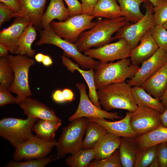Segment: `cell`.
<instances>
[{
  "label": "cell",
  "instance_id": "3",
  "mask_svg": "<svg viewBox=\"0 0 167 167\" xmlns=\"http://www.w3.org/2000/svg\"><path fill=\"white\" fill-rule=\"evenodd\" d=\"M138 65L131 62L130 59L125 58L113 62L100 63L95 70L94 79L96 89L108 85L123 82L131 79L139 68Z\"/></svg>",
  "mask_w": 167,
  "mask_h": 167
},
{
  "label": "cell",
  "instance_id": "26",
  "mask_svg": "<svg viewBox=\"0 0 167 167\" xmlns=\"http://www.w3.org/2000/svg\"><path fill=\"white\" fill-rule=\"evenodd\" d=\"M132 92L138 106L152 109L161 114L166 109L159 100L148 93L142 86H133L132 88Z\"/></svg>",
  "mask_w": 167,
  "mask_h": 167
},
{
  "label": "cell",
  "instance_id": "42",
  "mask_svg": "<svg viewBox=\"0 0 167 167\" xmlns=\"http://www.w3.org/2000/svg\"><path fill=\"white\" fill-rule=\"evenodd\" d=\"M13 11L7 6L1 2L0 3V26L5 22L9 21L12 18Z\"/></svg>",
  "mask_w": 167,
  "mask_h": 167
},
{
  "label": "cell",
  "instance_id": "43",
  "mask_svg": "<svg viewBox=\"0 0 167 167\" xmlns=\"http://www.w3.org/2000/svg\"><path fill=\"white\" fill-rule=\"evenodd\" d=\"M82 6V14L92 15L94 8L99 0H80Z\"/></svg>",
  "mask_w": 167,
  "mask_h": 167
},
{
  "label": "cell",
  "instance_id": "14",
  "mask_svg": "<svg viewBox=\"0 0 167 167\" xmlns=\"http://www.w3.org/2000/svg\"><path fill=\"white\" fill-rule=\"evenodd\" d=\"M167 62V52L159 48L150 58L142 62L134 75L126 82L131 87L141 86Z\"/></svg>",
  "mask_w": 167,
  "mask_h": 167
},
{
  "label": "cell",
  "instance_id": "15",
  "mask_svg": "<svg viewBox=\"0 0 167 167\" xmlns=\"http://www.w3.org/2000/svg\"><path fill=\"white\" fill-rule=\"evenodd\" d=\"M30 23L24 18H16L9 27L1 31L0 43L8 48L12 54H15L19 38Z\"/></svg>",
  "mask_w": 167,
  "mask_h": 167
},
{
  "label": "cell",
  "instance_id": "52",
  "mask_svg": "<svg viewBox=\"0 0 167 167\" xmlns=\"http://www.w3.org/2000/svg\"><path fill=\"white\" fill-rule=\"evenodd\" d=\"M148 167H159L158 161L157 157L150 163Z\"/></svg>",
  "mask_w": 167,
  "mask_h": 167
},
{
  "label": "cell",
  "instance_id": "35",
  "mask_svg": "<svg viewBox=\"0 0 167 167\" xmlns=\"http://www.w3.org/2000/svg\"><path fill=\"white\" fill-rule=\"evenodd\" d=\"M54 155L49 157L30 159L24 162L11 161L5 166L7 167H44L51 162L58 159Z\"/></svg>",
  "mask_w": 167,
  "mask_h": 167
},
{
  "label": "cell",
  "instance_id": "19",
  "mask_svg": "<svg viewBox=\"0 0 167 167\" xmlns=\"http://www.w3.org/2000/svg\"><path fill=\"white\" fill-rule=\"evenodd\" d=\"M140 41V44L131 50L130 57L131 63L138 65L151 57L159 48L152 35L150 29Z\"/></svg>",
  "mask_w": 167,
  "mask_h": 167
},
{
  "label": "cell",
  "instance_id": "32",
  "mask_svg": "<svg viewBox=\"0 0 167 167\" xmlns=\"http://www.w3.org/2000/svg\"><path fill=\"white\" fill-rule=\"evenodd\" d=\"M95 156L93 148L81 149L66 158L65 162L71 167H88L90 162L95 159Z\"/></svg>",
  "mask_w": 167,
  "mask_h": 167
},
{
  "label": "cell",
  "instance_id": "53",
  "mask_svg": "<svg viewBox=\"0 0 167 167\" xmlns=\"http://www.w3.org/2000/svg\"><path fill=\"white\" fill-rule=\"evenodd\" d=\"M154 6H155L157 5L161 0H148Z\"/></svg>",
  "mask_w": 167,
  "mask_h": 167
},
{
  "label": "cell",
  "instance_id": "17",
  "mask_svg": "<svg viewBox=\"0 0 167 167\" xmlns=\"http://www.w3.org/2000/svg\"><path fill=\"white\" fill-rule=\"evenodd\" d=\"M18 104L23 109L28 117L45 120H61L52 109L30 97L22 100Z\"/></svg>",
  "mask_w": 167,
  "mask_h": 167
},
{
  "label": "cell",
  "instance_id": "37",
  "mask_svg": "<svg viewBox=\"0 0 167 167\" xmlns=\"http://www.w3.org/2000/svg\"><path fill=\"white\" fill-rule=\"evenodd\" d=\"M152 35L159 48L167 52V31L163 25H155L150 29Z\"/></svg>",
  "mask_w": 167,
  "mask_h": 167
},
{
  "label": "cell",
  "instance_id": "18",
  "mask_svg": "<svg viewBox=\"0 0 167 167\" xmlns=\"http://www.w3.org/2000/svg\"><path fill=\"white\" fill-rule=\"evenodd\" d=\"M132 113L128 111L124 118L117 121L110 122L93 117L88 118L89 120L99 124L105 128L108 133L121 137L135 138L138 135L132 129L130 122Z\"/></svg>",
  "mask_w": 167,
  "mask_h": 167
},
{
  "label": "cell",
  "instance_id": "30",
  "mask_svg": "<svg viewBox=\"0 0 167 167\" xmlns=\"http://www.w3.org/2000/svg\"><path fill=\"white\" fill-rule=\"evenodd\" d=\"M107 133L106 130L99 124L89 120L85 129V137L83 140L82 149L93 148L97 143Z\"/></svg>",
  "mask_w": 167,
  "mask_h": 167
},
{
  "label": "cell",
  "instance_id": "16",
  "mask_svg": "<svg viewBox=\"0 0 167 167\" xmlns=\"http://www.w3.org/2000/svg\"><path fill=\"white\" fill-rule=\"evenodd\" d=\"M21 10L13 12L12 17L24 18L32 22L37 28L42 27L41 20L44 13L47 0H19Z\"/></svg>",
  "mask_w": 167,
  "mask_h": 167
},
{
  "label": "cell",
  "instance_id": "5",
  "mask_svg": "<svg viewBox=\"0 0 167 167\" xmlns=\"http://www.w3.org/2000/svg\"><path fill=\"white\" fill-rule=\"evenodd\" d=\"M6 58L14 72V81L9 90L17 95L16 103L18 104L22 100L32 95L29 85V72L35 61L24 55L10 54Z\"/></svg>",
  "mask_w": 167,
  "mask_h": 167
},
{
  "label": "cell",
  "instance_id": "7",
  "mask_svg": "<svg viewBox=\"0 0 167 167\" xmlns=\"http://www.w3.org/2000/svg\"><path fill=\"white\" fill-rule=\"evenodd\" d=\"M37 119L28 117L25 119L8 118L0 121V135L16 148L28 140Z\"/></svg>",
  "mask_w": 167,
  "mask_h": 167
},
{
  "label": "cell",
  "instance_id": "8",
  "mask_svg": "<svg viewBox=\"0 0 167 167\" xmlns=\"http://www.w3.org/2000/svg\"><path fill=\"white\" fill-rule=\"evenodd\" d=\"M95 17L93 15L81 14L70 17L64 21H53L50 24L59 36L75 43L83 32L94 26L96 21H92Z\"/></svg>",
  "mask_w": 167,
  "mask_h": 167
},
{
  "label": "cell",
  "instance_id": "40",
  "mask_svg": "<svg viewBox=\"0 0 167 167\" xmlns=\"http://www.w3.org/2000/svg\"><path fill=\"white\" fill-rule=\"evenodd\" d=\"M9 90L0 85V106L1 107L9 104L16 103V98L11 93Z\"/></svg>",
  "mask_w": 167,
  "mask_h": 167
},
{
  "label": "cell",
  "instance_id": "46",
  "mask_svg": "<svg viewBox=\"0 0 167 167\" xmlns=\"http://www.w3.org/2000/svg\"><path fill=\"white\" fill-rule=\"evenodd\" d=\"M62 92L66 102H71L75 99L74 93L71 90L68 88H65L63 89Z\"/></svg>",
  "mask_w": 167,
  "mask_h": 167
},
{
  "label": "cell",
  "instance_id": "20",
  "mask_svg": "<svg viewBox=\"0 0 167 167\" xmlns=\"http://www.w3.org/2000/svg\"><path fill=\"white\" fill-rule=\"evenodd\" d=\"M141 86L148 93L160 101L167 89V62Z\"/></svg>",
  "mask_w": 167,
  "mask_h": 167
},
{
  "label": "cell",
  "instance_id": "36",
  "mask_svg": "<svg viewBox=\"0 0 167 167\" xmlns=\"http://www.w3.org/2000/svg\"><path fill=\"white\" fill-rule=\"evenodd\" d=\"M120 153L117 150L108 157L100 160H95L89 163L88 167H121Z\"/></svg>",
  "mask_w": 167,
  "mask_h": 167
},
{
  "label": "cell",
  "instance_id": "9",
  "mask_svg": "<svg viewBox=\"0 0 167 167\" xmlns=\"http://www.w3.org/2000/svg\"><path fill=\"white\" fill-rule=\"evenodd\" d=\"M146 12L142 19L134 24H129L123 26L113 37V40L124 39L128 43L131 49L136 47L141 39L148 30L155 25L154 6L149 2L144 3Z\"/></svg>",
  "mask_w": 167,
  "mask_h": 167
},
{
  "label": "cell",
  "instance_id": "31",
  "mask_svg": "<svg viewBox=\"0 0 167 167\" xmlns=\"http://www.w3.org/2000/svg\"><path fill=\"white\" fill-rule=\"evenodd\" d=\"M61 125V120H49L39 119L34 125L32 131L39 138L46 141L53 140L55 132Z\"/></svg>",
  "mask_w": 167,
  "mask_h": 167
},
{
  "label": "cell",
  "instance_id": "23",
  "mask_svg": "<svg viewBox=\"0 0 167 167\" xmlns=\"http://www.w3.org/2000/svg\"><path fill=\"white\" fill-rule=\"evenodd\" d=\"M69 17L68 10L65 6L63 0H50L42 17L41 26L44 29L50 24L54 19L61 22L66 20Z\"/></svg>",
  "mask_w": 167,
  "mask_h": 167
},
{
  "label": "cell",
  "instance_id": "12",
  "mask_svg": "<svg viewBox=\"0 0 167 167\" xmlns=\"http://www.w3.org/2000/svg\"><path fill=\"white\" fill-rule=\"evenodd\" d=\"M57 141L43 140L33 135L27 141L18 147L13 155V159L16 161L23 159L30 160L45 157L56 146Z\"/></svg>",
  "mask_w": 167,
  "mask_h": 167
},
{
  "label": "cell",
  "instance_id": "49",
  "mask_svg": "<svg viewBox=\"0 0 167 167\" xmlns=\"http://www.w3.org/2000/svg\"><path fill=\"white\" fill-rule=\"evenodd\" d=\"M161 120L162 125L165 127H167V109L160 116Z\"/></svg>",
  "mask_w": 167,
  "mask_h": 167
},
{
  "label": "cell",
  "instance_id": "11",
  "mask_svg": "<svg viewBox=\"0 0 167 167\" xmlns=\"http://www.w3.org/2000/svg\"><path fill=\"white\" fill-rule=\"evenodd\" d=\"M131 50L127 41L122 38L114 43L90 49L84 52V54L97 59L101 64H104L110 61L127 58L130 57Z\"/></svg>",
  "mask_w": 167,
  "mask_h": 167
},
{
  "label": "cell",
  "instance_id": "50",
  "mask_svg": "<svg viewBox=\"0 0 167 167\" xmlns=\"http://www.w3.org/2000/svg\"><path fill=\"white\" fill-rule=\"evenodd\" d=\"M161 103L167 109V89L160 100Z\"/></svg>",
  "mask_w": 167,
  "mask_h": 167
},
{
  "label": "cell",
  "instance_id": "1",
  "mask_svg": "<svg viewBox=\"0 0 167 167\" xmlns=\"http://www.w3.org/2000/svg\"><path fill=\"white\" fill-rule=\"evenodd\" d=\"M129 23L123 16L114 19L98 20L90 30L81 34L75 43V45L81 52L93 47L103 46L113 41L112 35Z\"/></svg>",
  "mask_w": 167,
  "mask_h": 167
},
{
  "label": "cell",
  "instance_id": "27",
  "mask_svg": "<svg viewBox=\"0 0 167 167\" xmlns=\"http://www.w3.org/2000/svg\"><path fill=\"white\" fill-rule=\"evenodd\" d=\"M37 36L36 28L31 22L25 29L19 41L16 54L33 57L35 50L32 49V45Z\"/></svg>",
  "mask_w": 167,
  "mask_h": 167
},
{
  "label": "cell",
  "instance_id": "33",
  "mask_svg": "<svg viewBox=\"0 0 167 167\" xmlns=\"http://www.w3.org/2000/svg\"><path fill=\"white\" fill-rule=\"evenodd\" d=\"M14 77L13 70L6 58L0 57V85L9 89L13 83Z\"/></svg>",
  "mask_w": 167,
  "mask_h": 167
},
{
  "label": "cell",
  "instance_id": "10",
  "mask_svg": "<svg viewBox=\"0 0 167 167\" xmlns=\"http://www.w3.org/2000/svg\"><path fill=\"white\" fill-rule=\"evenodd\" d=\"M76 86L80 92L79 101L76 111L68 118L70 122L83 117H93L103 120L108 118L113 121L122 118L117 113L109 112L95 105L87 93L85 84L78 83Z\"/></svg>",
  "mask_w": 167,
  "mask_h": 167
},
{
  "label": "cell",
  "instance_id": "38",
  "mask_svg": "<svg viewBox=\"0 0 167 167\" xmlns=\"http://www.w3.org/2000/svg\"><path fill=\"white\" fill-rule=\"evenodd\" d=\"M155 25H163L167 21V0H161L153 8Z\"/></svg>",
  "mask_w": 167,
  "mask_h": 167
},
{
  "label": "cell",
  "instance_id": "47",
  "mask_svg": "<svg viewBox=\"0 0 167 167\" xmlns=\"http://www.w3.org/2000/svg\"><path fill=\"white\" fill-rule=\"evenodd\" d=\"M10 52L9 49L5 45L0 43V57H6L9 54Z\"/></svg>",
  "mask_w": 167,
  "mask_h": 167
},
{
  "label": "cell",
  "instance_id": "48",
  "mask_svg": "<svg viewBox=\"0 0 167 167\" xmlns=\"http://www.w3.org/2000/svg\"><path fill=\"white\" fill-rule=\"evenodd\" d=\"M42 63L44 66H49L53 64V62L49 56L45 54Z\"/></svg>",
  "mask_w": 167,
  "mask_h": 167
},
{
  "label": "cell",
  "instance_id": "6",
  "mask_svg": "<svg viewBox=\"0 0 167 167\" xmlns=\"http://www.w3.org/2000/svg\"><path fill=\"white\" fill-rule=\"evenodd\" d=\"M88 121L86 117L77 118L62 128L56 145L58 158L68 154H74L82 149L83 137Z\"/></svg>",
  "mask_w": 167,
  "mask_h": 167
},
{
  "label": "cell",
  "instance_id": "45",
  "mask_svg": "<svg viewBox=\"0 0 167 167\" xmlns=\"http://www.w3.org/2000/svg\"><path fill=\"white\" fill-rule=\"evenodd\" d=\"M53 100L58 103H63L66 102L63 95L62 91L60 89L56 90L53 93Z\"/></svg>",
  "mask_w": 167,
  "mask_h": 167
},
{
  "label": "cell",
  "instance_id": "24",
  "mask_svg": "<svg viewBox=\"0 0 167 167\" xmlns=\"http://www.w3.org/2000/svg\"><path fill=\"white\" fill-rule=\"evenodd\" d=\"M135 139L138 145V151L167 142V127L162 124L148 133L137 136Z\"/></svg>",
  "mask_w": 167,
  "mask_h": 167
},
{
  "label": "cell",
  "instance_id": "54",
  "mask_svg": "<svg viewBox=\"0 0 167 167\" xmlns=\"http://www.w3.org/2000/svg\"><path fill=\"white\" fill-rule=\"evenodd\" d=\"M163 26L165 29L167 30V21L163 24Z\"/></svg>",
  "mask_w": 167,
  "mask_h": 167
},
{
  "label": "cell",
  "instance_id": "44",
  "mask_svg": "<svg viewBox=\"0 0 167 167\" xmlns=\"http://www.w3.org/2000/svg\"><path fill=\"white\" fill-rule=\"evenodd\" d=\"M0 2L8 6L14 13L17 12L21 10L19 0H0Z\"/></svg>",
  "mask_w": 167,
  "mask_h": 167
},
{
  "label": "cell",
  "instance_id": "28",
  "mask_svg": "<svg viewBox=\"0 0 167 167\" xmlns=\"http://www.w3.org/2000/svg\"><path fill=\"white\" fill-rule=\"evenodd\" d=\"M119 4L122 16L127 21L135 23L143 17L140 9L141 3L149 2L148 0H116Z\"/></svg>",
  "mask_w": 167,
  "mask_h": 167
},
{
  "label": "cell",
  "instance_id": "2",
  "mask_svg": "<svg viewBox=\"0 0 167 167\" xmlns=\"http://www.w3.org/2000/svg\"><path fill=\"white\" fill-rule=\"evenodd\" d=\"M97 92L101 105L106 111L120 109L133 112L138 107L132 88L125 81L107 85Z\"/></svg>",
  "mask_w": 167,
  "mask_h": 167
},
{
  "label": "cell",
  "instance_id": "34",
  "mask_svg": "<svg viewBox=\"0 0 167 167\" xmlns=\"http://www.w3.org/2000/svg\"><path fill=\"white\" fill-rule=\"evenodd\" d=\"M156 145L138 151L136 155L134 167H148L156 157Z\"/></svg>",
  "mask_w": 167,
  "mask_h": 167
},
{
  "label": "cell",
  "instance_id": "51",
  "mask_svg": "<svg viewBox=\"0 0 167 167\" xmlns=\"http://www.w3.org/2000/svg\"><path fill=\"white\" fill-rule=\"evenodd\" d=\"M44 55L41 53H38L35 56V59L36 61L38 62H42Z\"/></svg>",
  "mask_w": 167,
  "mask_h": 167
},
{
  "label": "cell",
  "instance_id": "41",
  "mask_svg": "<svg viewBox=\"0 0 167 167\" xmlns=\"http://www.w3.org/2000/svg\"><path fill=\"white\" fill-rule=\"evenodd\" d=\"M67 6L70 17L82 14V4L78 0H64Z\"/></svg>",
  "mask_w": 167,
  "mask_h": 167
},
{
  "label": "cell",
  "instance_id": "39",
  "mask_svg": "<svg viewBox=\"0 0 167 167\" xmlns=\"http://www.w3.org/2000/svg\"><path fill=\"white\" fill-rule=\"evenodd\" d=\"M156 157L159 167H167V142L157 145Z\"/></svg>",
  "mask_w": 167,
  "mask_h": 167
},
{
  "label": "cell",
  "instance_id": "13",
  "mask_svg": "<svg viewBox=\"0 0 167 167\" xmlns=\"http://www.w3.org/2000/svg\"><path fill=\"white\" fill-rule=\"evenodd\" d=\"M161 114L152 109L138 106L130 117L132 129L138 135H143L154 130L162 125Z\"/></svg>",
  "mask_w": 167,
  "mask_h": 167
},
{
  "label": "cell",
  "instance_id": "4",
  "mask_svg": "<svg viewBox=\"0 0 167 167\" xmlns=\"http://www.w3.org/2000/svg\"><path fill=\"white\" fill-rule=\"evenodd\" d=\"M44 44L52 45L61 48L64 51V55L72 58L82 69H95L100 63V62L82 54L78 50L75 43L70 42L59 36L51 24L41 31L40 39L35 45L40 46Z\"/></svg>",
  "mask_w": 167,
  "mask_h": 167
},
{
  "label": "cell",
  "instance_id": "22",
  "mask_svg": "<svg viewBox=\"0 0 167 167\" xmlns=\"http://www.w3.org/2000/svg\"><path fill=\"white\" fill-rule=\"evenodd\" d=\"M122 137L107 133L97 143L94 148L95 159L100 160L113 154L120 145Z\"/></svg>",
  "mask_w": 167,
  "mask_h": 167
},
{
  "label": "cell",
  "instance_id": "25",
  "mask_svg": "<svg viewBox=\"0 0 167 167\" xmlns=\"http://www.w3.org/2000/svg\"><path fill=\"white\" fill-rule=\"evenodd\" d=\"M122 167H134L139 151L135 138L122 137L119 148Z\"/></svg>",
  "mask_w": 167,
  "mask_h": 167
},
{
  "label": "cell",
  "instance_id": "29",
  "mask_svg": "<svg viewBox=\"0 0 167 167\" xmlns=\"http://www.w3.org/2000/svg\"><path fill=\"white\" fill-rule=\"evenodd\" d=\"M92 15L108 19H114L122 16L120 6L116 0H99L95 6Z\"/></svg>",
  "mask_w": 167,
  "mask_h": 167
},
{
  "label": "cell",
  "instance_id": "21",
  "mask_svg": "<svg viewBox=\"0 0 167 167\" xmlns=\"http://www.w3.org/2000/svg\"><path fill=\"white\" fill-rule=\"evenodd\" d=\"M63 65L71 73L75 70L78 71L83 76L89 88L88 96L91 101L96 106L100 108L101 105L98 97L94 79V71L93 69L85 70L80 69L78 64L71 61L68 57L65 55L61 56Z\"/></svg>",
  "mask_w": 167,
  "mask_h": 167
}]
</instances>
